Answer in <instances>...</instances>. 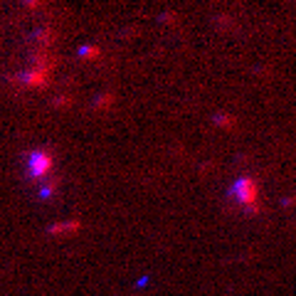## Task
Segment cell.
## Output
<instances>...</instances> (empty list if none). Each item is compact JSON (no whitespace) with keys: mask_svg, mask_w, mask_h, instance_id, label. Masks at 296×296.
<instances>
[{"mask_svg":"<svg viewBox=\"0 0 296 296\" xmlns=\"http://www.w3.org/2000/svg\"><path fill=\"white\" fill-rule=\"evenodd\" d=\"M55 168V158L50 151H35L27 161V175L32 180H40V178H47Z\"/></svg>","mask_w":296,"mask_h":296,"instance_id":"6da1fadb","label":"cell"},{"mask_svg":"<svg viewBox=\"0 0 296 296\" xmlns=\"http://www.w3.org/2000/svg\"><path fill=\"white\" fill-rule=\"evenodd\" d=\"M47 82H50V74L47 72H42V69H25L22 74H20V84L22 87H32V89H42V87H47Z\"/></svg>","mask_w":296,"mask_h":296,"instance_id":"7a4b0ae2","label":"cell"},{"mask_svg":"<svg viewBox=\"0 0 296 296\" xmlns=\"http://www.w3.org/2000/svg\"><path fill=\"white\" fill-rule=\"evenodd\" d=\"M240 200H242V205H247V207H254V200H257V185H254V180H249V178H242L237 185H235V190H232Z\"/></svg>","mask_w":296,"mask_h":296,"instance_id":"3957f363","label":"cell"},{"mask_svg":"<svg viewBox=\"0 0 296 296\" xmlns=\"http://www.w3.org/2000/svg\"><path fill=\"white\" fill-rule=\"evenodd\" d=\"M32 40H35L37 50H50L55 45V40H57V32L52 27H40V30L32 35Z\"/></svg>","mask_w":296,"mask_h":296,"instance_id":"277c9868","label":"cell"},{"mask_svg":"<svg viewBox=\"0 0 296 296\" xmlns=\"http://www.w3.org/2000/svg\"><path fill=\"white\" fill-rule=\"evenodd\" d=\"M79 230V222L77 220H69V222H57V225H50L47 232L50 235H74Z\"/></svg>","mask_w":296,"mask_h":296,"instance_id":"5b68a950","label":"cell"},{"mask_svg":"<svg viewBox=\"0 0 296 296\" xmlns=\"http://www.w3.org/2000/svg\"><path fill=\"white\" fill-rule=\"evenodd\" d=\"M59 178H50L45 185H42V198H52L55 193H57V188H59Z\"/></svg>","mask_w":296,"mask_h":296,"instance_id":"8992f818","label":"cell"},{"mask_svg":"<svg viewBox=\"0 0 296 296\" xmlns=\"http://www.w3.org/2000/svg\"><path fill=\"white\" fill-rule=\"evenodd\" d=\"M111 104H114V94H109V92H104L101 96H96V101H94V109L104 111V109H109Z\"/></svg>","mask_w":296,"mask_h":296,"instance_id":"52a82bcc","label":"cell"},{"mask_svg":"<svg viewBox=\"0 0 296 296\" xmlns=\"http://www.w3.org/2000/svg\"><path fill=\"white\" fill-rule=\"evenodd\" d=\"M79 57H84V59H96V57H99V47H96V45H82V47H79Z\"/></svg>","mask_w":296,"mask_h":296,"instance_id":"ba28073f","label":"cell"},{"mask_svg":"<svg viewBox=\"0 0 296 296\" xmlns=\"http://www.w3.org/2000/svg\"><path fill=\"white\" fill-rule=\"evenodd\" d=\"M52 104H55L57 109H62V106H72V96H69V94H62V96H57Z\"/></svg>","mask_w":296,"mask_h":296,"instance_id":"9c48e42d","label":"cell"}]
</instances>
